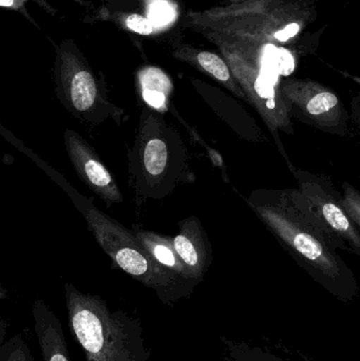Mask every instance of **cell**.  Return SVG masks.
<instances>
[{
    "instance_id": "1",
    "label": "cell",
    "mask_w": 360,
    "mask_h": 361,
    "mask_svg": "<svg viewBox=\"0 0 360 361\" xmlns=\"http://www.w3.org/2000/svg\"><path fill=\"white\" fill-rule=\"evenodd\" d=\"M249 207L283 250L332 296L349 303L359 295L352 269L338 250H349L313 209L299 189H257Z\"/></svg>"
},
{
    "instance_id": "2",
    "label": "cell",
    "mask_w": 360,
    "mask_h": 361,
    "mask_svg": "<svg viewBox=\"0 0 360 361\" xmlns=\"http://www.w3.org/2000/svg\"><path fill=\"white\" fill-rule=\"evenodd\" d=\"M68 319L86 361H148L141 322L124 311H112L97 295L65 284Z\"/></svg>"
},
{
    "instance_id": "3",
    "label": "cell",
    "mask_w": 360,
    "mask_h": 361,
    "mask_svg": "<svg viewBox=\"0 0 360 361\" xmlns=\"http://www.w3.org/2000/svg\"><path fill=\"white\" fill-rule=\"evenodd\" d=\"M319 0H290L268 12L242 18L192 25L211 44H228L260 52L266 44H285L296 39L317 19Z\"/></svg>"
},
{
    "instance_id": "4",
    "label": "cell",
    "mask_w": 360,
    "mask_h": 361,
    "mask_svg": "<svg viewBox=\"0 0 360 361\" xmlns=\"http://www.w3.org/2000/svg\"><path fill=\"white\" fill-rule=\"evenodd\" d=\"M84 216L104 252L125 273L147 288H154L163 302L170 305L188 295L190 286L185 282L192 281L175 275L154 261L139 243L135 233L94 206L86 208Z\"/></svg>"
},
{
    "instance_id": "5",
    "label": "cell",
    "mask_w": 360,
    "mask_h": 361,
    "mask_svg": "<svg viewBox=\"0 0 360 361\" xmlns=\"http://www.w3.org/2000/svg\"><path fill=\"white\" fill-rule=\"evenodd\" d=\"M216 47L228 61L235 78L244 91L247 103L261 116L281 156L287 161V166H291L280 133L292 135L295 130L281 94L280 80H274L264 71L260 52H252L228 44H216Z\"/></svg>"
},
{
    "instance_id": "6",
    "label": "cell",
    "mask_w": 360,
    "mask_h": 361,
    "mask_svg": "<svg viewBox=\"0 0 360 361\" xmlns=\"http://www.w3.org/2000/svg\"><path fill=\"white\" fill-rule=\"evenodd\" d=\"M280 90L291 118L323 133L345 137L349 114L335 91L310 78L280 80Z\"/></svg>"
},
{
    "instance_id": "7",
    "label": "cell",
    "mask_w": 360,
    "mask_h": 361,
    "mask_svg": "<svg viewBox=\"0 0 360 361\" xmlns=\"http://www.w3.org/2000/svg\"><path fill=\"white\" fill-rule=\"evenodd\" d=\"M57 94L72 114L93 120L106 104L92 70L77 48L63 42L57 49L55 63Z\"/></svg>"
},
{
    "instance_id": "8",
    "label": "cell",
    "mask_w": 360,
    "mask_h": 361,
    "mask_svg": "<svg viewBox=\"0 0 360 361\" xmlns=\"http://www.w3.org/2000/svg\"><path fill=\"white\" fill-rule=\"evenodd\" d=\"M300 192L306 197L319 218L340 238L349 252L360 257V227L349 216L342 204V195L336 190L331 179L315 175L291 165Z\"/></svg>"
},
{
    "instance_id": "9",
    "label": "cell",
    "mask_w": 360,
    "mask_h": 361,
    "mask_svg": "<svg viewBox=\"0 0 360 361\" xmlns=\"http://www.w3.org/2000/svg\"><path fill=\"white\" fill-rule=\"evenodd\" d=\"M66 150L78 177L108 205L120 203L123 195L111 173L88 142L71 129L65 131Z\"/></svg>"
},
{
    "instance_id": "10",
    "label": "cell",
    "mask_w": 360,
    "mask_h": 361,
    "mask_svg": "<svg viewBox=\"0 0 360 361\" xmlns=\"http://www.w3.org/2000/svg\"><path fill=\"white\" fill-rule=\"evenodd\" d=\"M173 245L190 271L192 279L200 281L211 263V248L200 221L190 216L180 223L179 235L173 237Z\"/></svg>"
},
{
    "instance_id": "11",
    "label": "cell",
    "mask_w": 360,
    "mask_h": 361,
    "mask_svg": "<svg viewBox=\"0 0 360 361\" xmlns=\"http://www.w3.org/2000/svg\"><path fill=\"white\" fill-rule=\"evenodd\" d=\"M34 332L44 361H70L67 341L58 318L42 300L32 305Z\"/></svg>"
},
{
    "instance_id": "12",
    "label": "cell",
    "mask_w": 360,
    "mask_h": 361,
    "mask_svg": "<svg viewBox=\"0 0 360 361\" xmlns=\"http://www.w3.org/2000/svg\"><path fill=\"white\" fill-rule=\"evenodd\" d=\"M173 55L178 61L188 63L199 71L207 74L209 78H213L222 86L225 87L235 97L247 103L244 91L235 78L228 61L221 55L216 54L211 51L194 48L188 44L175 47V50L173 51Z\"/></svg>"
},
{
    "instance_id": "13",
    "label": "cell",
    "mask_w": 360,
    "mask_h": 361,
    "mask_svg": "<svg viewBox=\"0 0 360 361\" xmlns=\"http://www.w3.org/2000/svg\"><path fill=\"white\" fill-rule=\"evenodd\" d=\"M135 235L139 243L143 246L144 250L159 264L166 267L167 269L183 279L196 283V281L192 279L190 271L175 250V245H173V238L165 237V235L148 231H137Z\"/></svg>"
},
{
    "instance_id": "14",
    "label": "cell",
    "mask_w": 360,
    "mask_h": 361,
    "mask_svg": "<svg viewBox=\"0 0 360 361\" xmlns=\"http://www.w3.org/2000/svg\"><path fill=\"white\" fill-rule=\"evenodd\" d=\"M287 1V0H247L230 6H216L202 12H190L187 14V25L254 16L268 12Z\"/></svg>"
},
{
    "instance_id": "15",
    "label": "cell",
    "mask_w": 360,
    "mask_h": 361,
    "mask_svg": "<svg viewBox=\"0 0 360 361\" xmlns=\"http://www.w3.org/2000/svg\"><path fill=\"white\" fill-rule=\"evenodd\" d=\"M139 89L144 102L154 109L166 112L170 95V78L156 67L144 68L139 73Z\"/></svg>"
},
{
    "instance_id": "16",
    "label": "cell",
    "mask_w": 360,
    "mask_h": 361,
    "mask_svg": "<svg viewBox=\"0 0 360 361\" xmlns=\"http://www.w3.org/2000/svg\"><path fill=\"white\" fill-rule=\"evenodd\" d=\"M222 341L225 345L226 361H292L258 345L235 343L225 338H222Z\"/></svg>"
},
{
    "instance_id": "17",
    "label": "cell",
    "mask_w": 360,
    "mask_h": 361,
    "mask_svg": "<svg viewBox=\"0 0 360 361\" xmlns=\"http://www.w3.org/2000/svg\"><path fill=\"white\" fill-rule=\"evenodd\" d=\"M143 165L150 178L158 179L164 175L168 165V148L162 139H151L146 143Z\"/></svg>"
},
{
    "instance_id": "18",
    "label": "cell",
    "mask_w": 360,
    "mask_h": 361,
    "mask_svg": "<svg viewBox=\"0 0 360 361\" xmlns=\"http://www.w3.org/2000/svg\"><path fill=\"white\" fill-rule=\"evenodd\" d=\"M0 361H35L23 334L13 335L0 345Z\"/></svg>"
},
{
    "instance_id": "19",
    "label": "cell",
    "mask_w": 360,
    "mask_h": 361,
    "mask_svg": "<svg viewBox=\"0 0 360 361\" xmlns=\"http://www.w3.org/2000/svg\"><path fill=\"white\" fill-rule=\"evenodd\" d=\"M342 204L349 216L360 227V191L351 183H342Z\"/></svg>"
},
{
    "instance_id": "20",
    "label": "cell",
    "mask_w": 360,
    "mask_h": 361,
    "mask_svg": "<svg viewBox=\"0 0 360 361\" xmlns=\"http://www.w3.org/2000/svg\"><path fill=\"white\" fill-rule=\"evenodd\" d=\"M125 25L130 31L139 35H151L156 31L154 23L147 17L139 14H130L125 19Z\"/></svg>"
},
{
    "instance_id": "21",
    "label": "cell",
    "mask_w": 360,
    "mask_h": 361,
    "mask_svg": "<svg viewBox=\"0 0 360 361\" xmlns=\"http://www.w3.org/2000/svg\"><path fill=\"white\" fill-rule=\"evenodd\" d=\"M27 1H29V0H0V6H1V8L18 11V12L27 15V13L25 12V4ZM32 1H35L40 6L46 8L49 13H51V11H52V6H49L46 0H32Z\"/></svg>"
},
{
    "instance_id": "22",
    "label": "cell",
    "mask_w": 360,
    "mask_h": 361,
    "mask_svg": "<svg viewBox=\"0 0 360 361\" xmlns=\"http://www.w3.org/2000/svg\"><path fill=\"white\" fill-rule=\"evenodd\" d=\"M170 6L165 0H158L154 6H151V15L156 20L159 21V17L162 15L163 20L165 23L168 21V16L170 15ZM151 16V17H152Z\"/></svg>"
},
{
    "instance_id": "23",
    "label": "cell",
    "mask_w": 360,
    "mask_h": 361,
    "mask_svg": "<svg viewBox=\"0 0 360 361\" xmlns=\"http://www.w3.org/2000/svg\"><path fill=\"white\" fill-rule=\"evenodd\" d=\"M354 105H353V112H354L355 121L360 127V99L355 97Z\"/></svg>"
},
{
    "instance_id": "24",
    "label": "cell",
    "mask_w": 360,
    "mask_h": 361,
    "mask_svg": "<svg viewBox=\"0 0 360 361\" xmlns=\"http://www.w3.org/2000/svg\"><path fill=\"white\" fill-rule=\"evenodd\" d=\"M232 4H240V2L247 1V0H230Z\"/></svg>"
}]
</instances>
